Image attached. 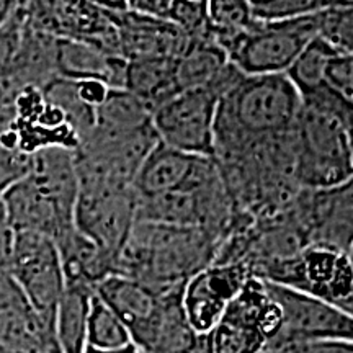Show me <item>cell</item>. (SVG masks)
<instances>
[{
    "mask_svg": "<svg viewBox=\"0 0 353 353\" xmlns=\"http://www.w3.org/2000/svg\"><path fill=\"white\" fill-rule=\"evenodd\" d=\"M94 293L87 286L65 285L54 319V334L61 353H85L88 309Z\"/></svg>",
    "mask_w": 353,
    "mask_h": 353,
    "instance_id": "18",
    "label": "cell"
},
{
    "mask_svg": "<svg viewBox=\"0 0 353 353\" xmlns=\"http://www.w3.org/2000/svg\"><path fill=\"white\" fill-rule=\"evenodd\" d=\"M337 52L324 39L316 37L303 48L285 76L296 87L301 97L312 94L322 87L325 68Z\"/></svg>",
    "mask_w": 353,
    "mask_h": 353,
    "instance_id": "20",
    "label": "cell"
},
{
    "mask_svg": "<svg viewBox=\"0 0 353 353\" xmlns=\"http://www.w3.org/2000/svg\"><path fill=\"white\" fill-rule=\"evenodd\" d=\"M216 170L213 157L175 151L157 141L141 164L132 188L138 198H154L205 182Z\"/></svg>",
    "mask_w": 353,
    "mask_h": 353,
    "instance_id": "13",
    "label": "cell"
},
{
    "mask_svg": "<svg viewBox=\"0 0 353 353\" xmlns=\"http://www.w3.org/2000/svg\"><path fill=\"white\" fill-rule=\"evenodd\" d=\"M317 17L319 12L286 21H257L228 44L224 54L245 76L285 74L303 48L317 37Z\"/></svg>",
    "mask_w": 353,
    "mask_h": 353,
    "instance_id": "5",
    "label": "cell"
},
{
    "mask_svg": "<svg viewBox=\"0 0 353 353\" xmlns=\"http://www.w3.org/2000/svg\"><path fill=\"white\" fill-rule=\"evenodd\" d=\"M322 87L353 103V54L337 52L329 61L324 72Z\"/></svg>",
    "mask_w": 353,
    "mask_h": 353,
    "instance_id": "26",
    "label": "cell"
},
{
    "mask_svg": "<svg viewBox=\"0 0 353 353\" xmlns=\"http://www.w3.org/2000/svg\"><path fill=\"white\" fill-rule=\"evenodd\" d=\"M179 353H213L210 334H196L187 347H183Z\"/></svg>",
    "mask_w": 353,
    "mask_h": 353,
    "instance_id": "30",
    "label": "cell"
},
{
    "mask_svg": "<svg viewBox=\"0 0 353 353\" xmlns=\"http://www.w3.org/2000/svg\"><path fill=\"white\" fill-rule=\"evenodd\" d=\"M223 241L205 229L136 221L118 257V275L157 291L183 288L214 262Z\"/></svg>",
    "mask_w": 353,
    "mask_h": 353,
    "instance_id": "2",
    "label": "cell"
},
{
    "mask_svg": "<svg viewBox=\"0 0 353 353\" xmlns=\"http://www.w3.org/2000/svg\"><path fill=\"white\" fill-rule=\"evenodd\" d=\"M334 3L321 2V0H276V2H249V7L255 20L272 23V21H286L312 15Z\"/></svg>",
    "mask_w": 353,
    "mask_h": 353,
    "instance_id": "24",
    "label": "cell"
},
{
    "mask_svg": "<svg viewBox=\"0 0 353 353\" xmlns=\"http://www.w3.org/2000/svg\"><path fill=\"white\" fill-rule=\"evenodd\" d=\"M252 278L301 291L353 314V259L322 245H306L293 257L260 265Z\"/></svg>",
    "mask_w": 353,
    "mask_h": 353,
    "instance_id": "4",
    "label": "cell"
},
{
    "mask_svg": "<svg viewBox=\"0 0 353 353\" xmlns=\"http://www.w3.org/2000/svg\"><path fill=\"white\" fill-rule=\"evenodd\" d=\"M250 273L244 263H211L185 283L182 307L196 334H210Z\"/></svg>",
    "mask_w": 353,
    "mask_h": 353,
    "instance_id": "11",
    "label": "cell"
},
{
    "mask_svg": "<svg viewBox=\"0 0 353 353\" xmlns=\"http://www.w3.org/2000/svg\"><path fill=\"white\" fill-rule=\"evenodd\" d=\"M7 270L37 314L54 327L65 278L54 241L32 232L15 234Z\"/></svg>",
    "mask_w": 353,
    "mask_h": 353,
    "instance_id": "8",
    "label": "cell"
},
{
    "mask_svg": "<svg viewBox=\"0 0 353 353\" xmlns=\"http://www.w3.org/2000/svg\"><path fill=\"white\" fill-rule=\"evenodd\" d=\"M59 252L65 285H82L95 291L108 276L118 275V262L113 255L87 239L76 228L54 241Z\"/></svg>",
    "mask_w": 353,
    "mask_h": 353,
    "instance_id": "15",
    "label": "cell"
},
{
    "mask_svg": "<svg viewBox=\"0 0 353 353\" xmlns=\"http://www.w3.org/2000/svg\"><path fill=\"white\" fill-rule=\"evenodd\" d=\"M26 26L23 2H17L10 17L0 26V90L8 92L19 61ZM12 94V92H10Z\"/></svg>",
    "mask_w": 353,
    "mask_h": 353,
    "instance_id": "22",
    "label": "cell"
},
{
    "mask_svg": "<svg viewBox=\"0 0 353 353\" xmlns=\"http://www.w3.org/2000/svg\"><path fill=\"white\" fill-rule=\"evenodd\" d=\"M174 63L175 59H141L126 65L125 88L138 97L151 113L179 92Z\"/></svg>",
    "mask_w": 353,
    "mask_h": 353,
    "instance_id": "19",
    "label": "cell"
},
{
    "mask_svg": "<svg viewBox=\"0 0 353 353\" xmlns=\"http://www.w3.org/2000/svg\"><path fill=\"white\" fill-rule=\"evenodd\" d=\"M13 241H15V231L8 221L6 206L0 201V267L6 265L10 257Z\"/></svg>",
    "mask_w": 353,
    "mask_h": 353,
    "instance_id": "29",
    "label": "cell"
},
{
    "mask_svg": "<svg viewBox=\"0 0 353 353\" xmlns=\"http://www.w3.org/2000/svg\"><path fill=\"white\" fill-rule=\"evenodd\" d=\"M317 38L324 39L335 51H353V7L352 3H339L319 12Z\"/></svg>",
    "mask_w": 353,
    "mask_h": 353,
    "instance_id": "23",
    "label": "cell"
},
{
    "mask_svg": "<svg viewBox=\"0 0 353 353\" xmlns=\"http://www.w3.org/2000/svg\"><path fill=\"white\" fill-rule=\"evenodd\" d=\"M85 353H141L139 348L134 345V343H128L125 347L120 348H94L87 347Z\"/></svg>",
    "mask_w": 353,
    "mask_h": 353,
    "instance_id": "31",
    "label": "cell"
},
{
    "mask_svg": "<svg viewBox=\"0 0 353 353\" xmlns=\"http://www.w3.org/2000/svg\"><path fill=\"white\" fill-rule=\"evenodd\" d=\"M28 167L30 156L0 144V201L13 185L23 179Z\"/></svg>",
    "mask_w": 353,
    "mask_h": 353,
    "instance_id": "27",
    "label": "cell"
},
{
    "mask_svg": "<svg viewBox=\"0 0 353 353\" xmlns=\"http://www.w3.org/2000/svg\"><path fill=\"white\" fill-rule=\"evenodd\" d=\"M229 64L226 54L208 34L188 38L174 63L175 83L180 90L208 87Z\"/></svg>",
    "mask_w": 353,
    "mask_h": 353,
    "instance_id": "16",
    "label": "cell"
},
{
    "mask_svg": "<svg viewBox=\"0 0 353 353\" xmlns=\"http://www.w3.org/2000/svg\"><path fill=\"white\" fill-rule=\"evenodd\" d=\"M95 114V128L90 134L101 138L134 134L152 126L151 110L126 88H112Z\"/></svg>",
    "mask_w": 353,
    "mask_h": 353,
    "instance_id": "17",
    "label": "cell"
},
{
    "mask_svg": "<svg viewBox=\"0 0 353 353\" xmlns=\"http://www.w3.org/2000/svg\"><path fill=\"white\" fill-rule=\"evenodd\" d=\"M128 343L132 342L125 324L94 293L87 319V347L120 348Z\"/></svg>",
    "mask_w": 353,
    "mask_h": 353,
    "instance_id": "21",
    "label": "cell"
},
{
    "mask_svg": "<svg viewBox=\"0 0 353 353\" xmlns=\"http://www.w3.org/2000/svg\"><path fill=\"white\" fill-rule=\"evenodd\" d=\"M301 100L294 125L299 187L330 190L352 182L353 103L325 87Z\"/></svg>",
    "mask_w": 353,
    "mask_h": 353,
    "instance_id": "3",
    "label": "cell"
},
{
    "mask_svg": "<svg viewBox=\"0 0 353 353\" xmlns=\"http://www.w3.org/2000/svg\"><path fill=\"white\" fill-rule=\"evenodd\" d=\"M128 63L88 43L57 39L56 72L68 81H100L110 88H125Z\"/></svg>",
    "mask_w": 353,
    "mask_h": 353,
    "instance_id": "14",
    "label": "cell"
},
{
    "mask_svg": "<svg viewBox=\"0 0 353 353\" xmlns=\"http://www.w3.org/2000/svg\"><path fill=\"white\" fill-rule=\"evenodd\" d=\"M219 94L213 87L180 90L154 110L151 123L159 143L193 156H214Z\"/></svg>",
    "mask_w": 353,
    "mask_h": 353,
    "instance_id": "6",
    "label": "cell"
},
{
    "mask_svg": "<svg viewBox=\"0 0 353 353\" xmlns=\"http://www.w3.org/2000/svg\"><path fill=\"white\" fill-rule=\"evenodd\" d=\"M17 2H6V0H0V26L6 23V20L10 17L13 8H15Z\"/></svg>",
    "mask_w": 353,
    "mask_h": 353,
    "instance_id": "32",
    "label": "cell"
},
{
    "mask_svg": "<svg viewBox=\"0 0 353 353\" xmlns=\"http://www.w3.org/2000/svg\"><path fill=\"white\" fill-rule=\"evenodd\" d=\"M136 208L134 188H79L74 228L118 262L136 224Z\"/></svg>",
    "mask_w": 353,
    "mask_h": 353,
    "instance_id": "9",
    "label": "cell"
},
{
    "mask_svg": "<svg viewBox=\"0 0 353 353\" xmlns=\"http://www.w3.org/2000/svg\"><path fill=\"white\" fill-rule=\"evenodd\" d=\"M262 353H353V342L276 334L272 341H268Z\"/></svg>",
    "mask_w": 353,
    "mask_h": 353,
    "instance_id": "25",
    "label": "cell"
},
{
    "mask_svg": "<svg viewBox=\"0 0 353 353\" xmlns=\"http://www.w3.org/2000/svg\"><path fill=\"white\" fill-rule=\"evenodd\" d=\"M0 353H61L54 327L30 306L6 265L0 267Z\"/></svg>",
    "mask_w": 353,
    "mask_h": 353,
    "instance_id": "12",
    "label": "cell"
},
{
    "mask_svg": "<svg viewBox=\"0 0 353 353\" xmlns=\"http://www.w3.org/2000/svg\"><path fill=\"white\" fill-rule=\"evenodd\" d=\"M262 283L280 309L281 329L278 334L353 342V314L301 291L265 281Z\"/></svg>",
    "mask_w": 353,
    "mask_h": 353,
    "instance_id": "10",
    "label": "cell"
},
{
    "mask_svg": "<svg viewBox=\"0 0 353 353\" xmlns=\"http://www.w3.org/2000/svg\"><path fill=\"white\" fill-rule=\"evenodd\" d=\"M76 88H77L79 99L94 110L99 108L100 105L107 100L110 90H112L107 83L100 81H77Z\"/></svg>",
    "mask_w": 353,
    "mask_h": 353,
    "instance_id": "28",
    "label": "cell"
},
{
    "mask_svg": "<svg viewBox=\"0 0 353 353\" xmlns=\"http://www.w3.org/2000/svg\"><path fill=\"white\" fill-rule=\"evenodd\" d=\"M301 105V95L285 74H241L219 99L213 159L228 161L255 144L290 132Z\"/></svg>",
    "mask_w": 353,
    "mask_h": 353,
    "instance_id": "1",
    "label": "cell"
},
{
    "mask_svg": "<svg viewBox=\"0 0 353 353\" xmlns=\"http://www.w3.org/2000/svg\"><path fill=\"white\" fill-rule=\"evenodd\" d=\"M280 329V309L262 281L249 278L210 332L213 353H262Z\"/></svg>",
    "mask_w": 353,
    "mask_h": 353,
    "instance_id": "7",
    "label": "cell"
}]
</instances>
